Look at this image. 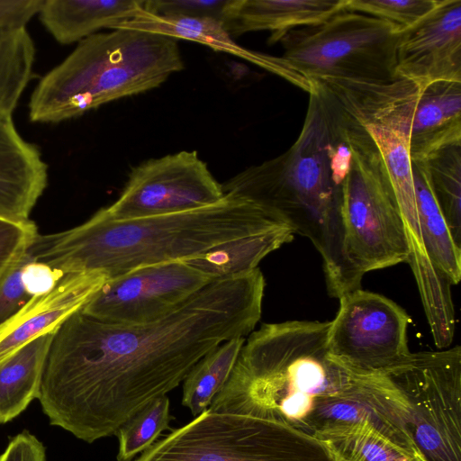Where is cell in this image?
<instances>
[{
  "label": "cell",
  "instance_id": "cell-21",
  "mask_svg": "<svg viewBox=\"0 0 461 461\" xmlns=\"http://www.w3.org/2000/svg\"><path fill=\"white\" fill-rule=\"evenodd\" d=\"M411 168L418 218L426 251L438 272L451 285H457L461 278V248L456 244L436 199L425 161H412Z\"/></svg>",
  "mask_w": 461,
  "mask_h": 461
},
{
  "label": "cell",
  "instance_id": "cell-1",
  "mask_svg": "<svg viewBox=\"0 0 461 461\" xmlns=\"http://www.w3.org/2000/svg\"><path fill=\"white\" fill-rule=\"evenodd\" d=\"M258 267L216 279L164 318L122 325L81 310L55 330L39 401L50 423L87 443L115 435L133 414L177 387L209 351L247 338L261 318Z\"/></svg>",
  "mask_w": 461,
  "mask_h": 461
},
{
  "label": "cell",
  "instance_id": "cell-27",
  "mask_svg": "<svg viewBox=\"0 0 461 461\" xmlns=\"http://www.w3.org/2000/svg\"><path fill=\"white\" fill-rule=\"evenodd\" d=\"M170 402L167 395L158 397L128 419L117 430V461H131L144 452L158 436L169 429Z\"/></svg>",
  "mask_w": 461,
  "mask_h": 461
},
{
  "label": "cell",
  "instance_id": "cell-19",
  "mask_svg": "<svg viewBox=\"0 0 461 461\" xmlns=\"http://www.w3.org/2000/svg\"><path fill=\"white\" fill-rule=\"evenodd\" d=\"M115 29H131L167 36L176 41H191L208 46L216 51L245 59L283 78L288 73V66L282 57L251 51L239 46L224 25L212 18L156 16L142 9L135 17L121 23Z\"/></svg>",
  "mask_w": 461,
  "mask_h": 461
},
{
  "label": "cell",
  "instance_id": "cell-5",
  "mask_svg": "<svg viewBox=\"0 0 461 461\" xmlns=\"http://www.w3.org/2000/svg\"><path fill=\"white\" fill-rule=\"evenodd\" d=\"M184 68L177 41L131 29L97 32L47 72L33 89L29 118L56 123L163 84Z\"/></svg>",
  "mask_w": 461,
  "mask_h": 461
},
{
  "label": "cell",
  "instance_id": "cell-13",
  "mask_svg": "<svg viewBox=\"0 0 461 461\" xmlns=\"http://www.w3.org/2000/svg\"><path fill=\"white\" fill-rule=\"evenodd\" d=\"M396 75L420 88L438 81L461 82V0L439 4L397 33Z\"/></svg>",
  "mask_w": 461,
  "mask_h": 461
},
{
  "label": "cell",
  "instance_id": "cell-17",
  "mask_svg": "<svg viewBox=\"0 0 461 461\" xmlns=\"http://www.w3.org/2000/svg\"><path fill=\"white\" fill-rule=\"evenodd\" d=\"M461 144V82L438 81L422 88L409 138L412 161Z\"/></svg>",
  "mask_w": 461,
  "mask_h": 461
},
{
  "label": "cell",
  "instance_id": "cell-33",
  "mask_svg": "<svg viewBox=\"0 0 461 461\" xmlns=\"http://www.w3.org/2000/svg\"><path fill=\"white\" fill-rule=\"evenodd\" d=\"M39 0H0V28L27 26L40 8Z\"/></svg>",
  "mask_w": 461,
  "mask_h": 461
},
{
  "label": "cell",
  "instance_id": "cell-3",
  "mask_svg": "<svg viewBox=\"0 0 461 461\" xmlns=\"http://www.w3.org/2000/svg\"><path fill=\"white\" fill-rule=\"evenodd\" d=\"M302 131L283 154L249 167L221 184L225 194L273 209L295 233L312 241L322 258L329 294L339 298L360 288L343 253L340 188L331 167V149L342 134L346 114L329 89L315 80Z\"/></svg>",
  "mask_w": 461,
  "mask_h": 461
},
{
  "label": "cell",
  "instance_id": "cell-10",
  "mask_svg": "<svg viewBox=\"0 0 461 461\" xmlns=\"http://www.w3.org/2000/svg\"><path fill=\"white\" fill-rule=\"evenodd\" d=\"M330 321V355L357 372H384L407 357L410 317L391 299L357 288L339 298Z\"/></svg>",
  "mask_w": 461,
  "mask_h": 461
},
{
  "label": "cell",
  "instance_id": "cell-30",
  "mask_svg": "<svg viewBox=\"0 0 461 461\" xmlns=\"http://www.w3.org/2000/svg\"><path fill=\"white\" fill-rule=\"evenodd\" d=\"M230 3V0H148L144 1L143 10L156 16L207 17L224 25Z\"/></svg>",
  "mask_w": 461,
  "mask_h": 461
},
{
  "label": "cell",
  "instance_id": "cell-25",
  "mask_svg": "<svg viewBox=\"0 0 461 461\" xmlns=\"http://www.w3.org/2000/svg\"><path fill=\"white\" fill-rule=\"evenodd\" d=\"M424 161L436 199L461 248V144L438 149Z\"/></svg>",
  "mask_w": 461,
  "mask_h": 461
},
{
  "label": "cell",
  "instance_id": "cell-20",
  "mask_svg": "<svg viewBox=\"0 0 461 461\" xmlns=\"http://www.w3.org/2000/svg\"><path fill=\"white\" fill-rule=\"evenodd\" d=\"M55 330L37 337L0 361V424L16 418L39 397Z\"/></svg>",
  "mask_w": 461,
  "mask_h": 461
},
{
  "label": "cell",
  "instance_id": "cell-16",
  "mask_svg": "<svg viewBox=\"0 0 461 461\" xmlns=\"http://www.w3.org/2000/svg\"><path fill=\"white\" fill-rule=\"evenodd\" d=\"M348 0H230L225 29L231 37L269 31L268 43L289 31L321 23L345 9Z\"/></svg>",
  "mask_w": 461,
  "mask_h": 461
},
{
  "label": "cell",
  "instance_id": "cell-24",
  "mask_svg": "<svg viewBox=\"0 0 461 461\" xmlns=\"http://www.w3.org/2000/svg\"><path fill=\"white\" fill-rule=\"evenodd\" d=\"M36 49L27 26L0 28V115H12L29 84Z\"/></svg>",
  "mask_w": 461,
  "mask_h": 461
},
{
  "label": "cell",
  "instance_id": "cell-2",
  "mask_svg": "<svg viewBox=\"0 0 461 461\" xmlns=\"http://www.w3.org/2000/svg\"><path fill=\"white\" fill-rule=\"evenodd\" d=\"M293 228L277 212L225 194L218 203L178 213L115 220L104 207L82 224L53 234L38 233L33 258L63 275L99 272L107 280L135 269L185 260L225 242Z\"/></svg>",
  "mask_w": 461,
  "mask_h": 461
},
{
  "label": "cell",
  "instance_id": "cell-8",
  "mask_svg": "<svg viewBox=\"0 0 461 461\" xmlns=\"http://www.w3.org/2000/svg\"><path fill=\"white\" fill-rule=\"evenodd\" d=\"M283 58L312 80L389 83L397 79L393 26L378 18L340 11L326 21L287 32Z\"/></svg>",
  "mask_w": 461,
  "mask_h": 461
},
{
  "label": "cell",
  "instance_id": "cell-26",
  "mask_svg": "<svg viewBox=\"0 0 461 461\" xmlns=\"http://www.w3.org/2000/svg\"><path fill=\"white\" fill-rule=\"evenodd\" d=\"M317 438L348 461H418L366 423L335 426Z\"/></svg>",
  "mask_w": 461,
  "mask_h": 461
},
{
  "label": "cell",
  "instance_id": "cell-15",
  "mask_svg": "<svg viewBox=\"0 0 461 461\" xmlns=\"http://www.w3.org/2000/svg\"><path fill=\"white\" fill-rule=\"evenodd\" d=\"M47 184L48 165L40 149L22 137L12 115H0V217L30 221Z\"/></svg>",
  "mask_w": 461,
  "mask_h": 461
},
{
  "label": "cell",
  "instance_id": "cell-29",
  "mask_svg": "<svg viewBox=\"0 0 461 461\" xmlns=\"http://www.w3.org/2000/svg\"><path fill=\"white\" fill-rule=\"evenodd\" d=\"M32 259L27 249L0 272V326L38 295L27 271Z\"/></svg>",
  "mask_w": 461,
  "mask_h": 461
},
{
  "label": "cell",
  "instance_id": "cell-6",
  "mask_svg": "<svg viewBox=\"0 0 461 461\" xmlns=\"http://www.w3.org/2000/svg\"><path fill=\"white\" fill-rule=\"evenodd\" d=\"M346 114L352 162L340 188L339 213L344 257L361 283L367 272L407 263L409 250L378 149L365 127Z\"/></svg>",
  "mask_w": 461,
  "mask_h": 461
},
{
  "label": "cell",
  "instance_id": "cell-11",
  "mask_svg": "<svg viewBox=\"0 0 461 461\" xmlns=\"http://www.w3.org/2000/svg\"><path fill=\"white\" fill-rule=\"evenodd\" d=\"M224 193L195 150L146 160L131 168L106 212L115 220L167 215L214 204Z\"/></svg>",
  "mask_w": 461,
  "mask_h": 461
},
{
  "label": "cell",
  "instance_id": "cell-22",
  "mask_svg": "<svg viewBox=\"0 0 461 461\" xmlns=\"http://www.w3.org/2000/svg\"><path fill=\"white\" fill-rule=\"evenodd\" d=\"M294 234V230L289 227L251 235L225 242L185 261L211 281L233 277L258 268L265 257L292 241Z\"/></svg>",
  "mask_w": 461,
  "mask_h": 461
},
{
  "label": "cell",
  "instance_id": "cell-28",
  "mask_svg": "<svg viewBox=\"0 0 461 461\" xmlns=\"http://www.w3.org/2000/svg\"><path fill=\"white\" fill-rule=\"evenodd\" d=\"M440 0H348L345 11L367 14L401 32L426 16Z\"/></svg>",
  "mask_w": 461,
  "mask_h": 461
},
{
  "label": "cell",
  "instance_id": "cell-4",
  "mask_svg": "<svg viewBox=\"0 0 461 461\" xmlns=\"http://www.w3.org/2000/svg\"><path fill=\"white\" fill-rule=\"evenodd\" d=\"M330 321L262 324L246 338L228 381L207 410L272 420L313 437L320 407L366 373L330 355Z\"/></svg>",
  "mask_w": 461,
  "mask_h": 461
},
{
  "label": "cell",
  "instance_id": "cell-9",
  "mask_svg": "<svg viewBox=\"0 0 461 461\" xmlns=\"http://www.w3.org/2000/svg\"><path fill=\"white\" fill-rule=\"evenodd\" d=\"M384 373L411 410L427 461H461V348L410 353Z\"/></svg>",
  "mask_w": 461,
  "mask_h": 461
},
{
  "label": "cell",
  "instance_id": "cell-12",
  "mask_svg": "<svg viewBox=\"0 0 461 461\" xmlns=\"http://www.w3.org/2000/svg\"><path fill=\"white\" fill-rule=\"evenodd\" d=\"M211 282L185 260L144 267L106 280L81 311L110 323H149L172 312Z\"/></svg>",
  "mask_w": 461,
  "mask_h": 461
},
{
  "label": "cell",
  "instance_id": "cell-18",
  "mask_svg": "<svg viewBox=\"0 0 461 461\" xmlns=\"http://www.w3.org/2000/svg\"><path fill=\"white\" fill-rule=\"evenodd\" d=\"M140 0H42L37 14L49 33L60 44H71L115 29L142 9Z\"/></svg>",
  "mask_w": 461,
  "mask_h": 461
},
{
  "label": "cell",
  "instance_id": "cell-23",
  "mask_svg": "<svg viewBox=\"0 0 461 461\" xmlns=\"http://www.w3.org/2000/svg\"><path fill=\"white\" fill-rule=\"evenodd\" d=\"M246 338L229 339L205 354L184 380L182 403L194 416L205 411L223 388Z\"/></svg>",
  "mask_w": 461,
  "mask_h": 461
},
{
  "label": "cell",
  "instance_id": "cell-7",
  "mask_svg": "<svg viewBox=\"0 0 461 461\" xmlns=\"http://www.w3.org/2000/svg\"><path fill=\"white\" fill-rule=\"evenodd\" d=\"M135 461H348L326 442L272 420L206 410Z\"/></svg>",
  "mask_w": 461,
  "mask_h": 461
},
{
  "label": "cell",
  "instance_id": "cell-32",
  "mask_svg": "<svg viewBox=\"0 0 461 461\" xmlns=\"http://www.w3.org/2000/svg\"><path fill=\"white\" fill-rule=\"evenodd\" d=\"M0 461H46L45 447L34 435L23 430L11 438Z\"/></svg>",
  "mask_w": 461,
  "mask_h": 461
},
{
  "label": "cell",
  "instance_id": "cell-14",
  "mask_svg": "<svg viewBox=\"0 0 461 461\" xmlns=\"http://www.w3.org/2000/svg\"><path fill=\"white\" fill-rule=\"evenodd\" d=\"M106 280L99 272L65 274L50 290L33 296L0 326V361L37 337L56 330L81 310Z\"/></svg>",
  "mask_w": 461,
  "mask_h": 461
},
{
  "label": "cell",
  "instance_id": "cell-31",
  "mask_svg": "<svg viewBox=\"0 0 461 461\" xmlns=\"http://www.w3.org/2000/svg\"><path fill=\"white\" fill-rule=\"evenodd\" d=\"M37 235L32 221L17 222L0 217V272L28 249Z\"/></svg>",
  "mask_w": 461,
  "mask_h": 461
}]
</instances>
